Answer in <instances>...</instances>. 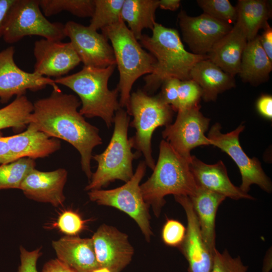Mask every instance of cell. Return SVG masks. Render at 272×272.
<instances>
[{
	"label": "cell",
	"instance_id": "obj_1",
	"mask_svg": "<svg viewBox=\"0 0 272 272\" xmlns=\"http://www.w3.org/2000/svg\"><path fill=\"white\" fill-rule=\"evenodd\" d=\"M29 125L49 137L63 140L81 156L82 169L90 180L92 175V151L102 144L99 129L87 122L78 111L80 100L73 94L53 89L50 95L36 101Z\"/></svg>",
	"mask_w": 272,
	"mask_h": 272
},
{
	"label": "cell",
	"instance_id": "obj_2",
	"mask_svg": "<svg viewBox=\"0 0 272 272\" xmlns=\"http://www.w3.org/2000/svg\"><path fill=\"white\" fill-rule=\"evenodd\" d=\"M151 36L143 35L140 40L143 47L156 59L153 71L144 78V91L154 93L169 78L180 81L191 80L193 66L200 60L208 59L207 55H198L187 51L178 32L156 23Z\"/></svg>",
	"mask_w": 272,
	"mask_h": 272
},
{
	"label": "cell",
	"instance_id": "obj_3",
	"mask_svg": "<svg viewBox=\"0 0 272 272\" xmlns=\"http://www.w3.org/2000/svg\"><path fill=\"white\" fill-rule=\"evenodd\" d=\"M153 170L151 176L140 185V189L145 201L152 207L157 217L165 203V196L190 197L197 189L189 163L164 140L160 142L158 159Z\"/></svg>",
	"mask_w": 272,
	"mask_h": 272
},
{
	"label": "cell",
	"instance_id": "obj_4",
	"mask_svg": "<svg viewBox=\"0 0 272 272\" xmlns=\"http://www.w3.org/2000/svg\"><path fill=\"white\" fill-rule=\"evenodd\" d=\"M115 65L104 68L84 66L79 72L56 78L55 83L73 91L79 97L80 113L87 118H101L109 128L114 122L115 112L121 108L118 100L117 88H108V81Z\"/></svg>",
	"mask_w": 272,
	"mask_h": 272
},
{
	"label": "cell",
	"instance_id": "obj_5",
	"mask_svg": "<svg viewBox=\"0 0 272 272\" xmlns=\"http://www.w3.org/2000/svg\"><path fill=\"white\" fill-rule=\"evenodd\" d=\"M101 31L112 44L119 74L117 87L120 93L119 102L120 107L127 110L133 84L141 76L152 72L156 59L143 49L121 18Z\"/></svg>",
	"mask_w": 272,
	"mask_h": 272
},
{
	"label": "cell",
	"instance_id": "obj_6",
	"mask_svg": "<svg viewBox=\"0 0 272 272\" xmlns=\"http://www.w3.org/2000/svg\"><path fill=\"white\" fill-rule=\"evenodd\" d=\"M129 121V115L122 108L115 112L114 130L108 146L102 153L92 156L98 166L86 190L100 189L115 180L126 183L132 177V161L141 154L132 152L134 141L127 135Z\"/></svg>",
	"mask_w": 272,
	"mask_h": 272
},
{
	"label": "cell",
	"instance_id": "obj_7",
	"mask_svg": "<svg viewBox=\"0 0 272 272\" xmlns=\"http://www.w3.org/2000/svg\"><path fill=\"white\" fill-rule=\"evenodd\" d=\"M173 111L159 94L152 96L142 90L130 94L126 112L133 116L130 126L135 129V134L132 137L133 148L143 155L146 165L152 170L155 166L151 147L153 132L158 127L171 123Z\"/></svg>",
	"mask_w": 272,
	"mask_h": 272
},
{
	"label": "cell",
	"instance_id": "obj_8",
	"mask_svg": "<svg viewBox=\"0 0 272 272\" xmlns=\"http://www.w3.org/2000/svg\"><path fill=\"white\" fill-rule=\"evenodd\" d=\"M145 161L141 162L131 178L116 188L90 190L88 195L91 201L99 205L114 207L127 214L137 223L146 239L149 241L153 233L151 229L149 206L145 201L140 183L146 171Z\"/></svg>",
	"mask_w": 272,
	"mask_h": 272
},
{
	"label": "cell",
	"instance_id": "obj_9",
	"mask_svg": "<svg viewBox=\"0 0 272 272\" xmlns=\"http://www.w3.org/2000/svg\"><path fill=\"white\" fill-rule=\"evenodd\" d=\"M31 35L61 41L66 37L64 25L48 21L40 9L39 0H17L3 39L5 42L12 44Z\"/></svg>",
	"mask_w": 272,
	"mask_h": 272
},
{
	"label": "cell",
	"instance_id": "obj_10",
	"mask_svg": "<svg viewBox=\"0 0 272 272\" xmlns=\"http://www.w3.org/2000/svg\"><path fill=\"white\" fill-rule=\"evenodd\" d=\"M244 125H239L235 129L226 133L221 132L219 123L213 125L208 134L211 145L220 149L234 161L239 169L242 182L239 188L247 193L252 184H256L264 191L270 193L272 184L264 172L258 159L249 158L240 146L239 137Z\"/></svg>",
	"mask_w": 272,
	"mask_h": 272
},
{
	"label": "cell",
	"instance_id": "obj_11",
	"mask_svg": "<svg viewBox=\"0 0 272 272\" xmlns=\"http://www.w3.org/2000/svg\"><path fill=\"white\" fill-rule=\"evenodd\" d=\"M199 104L179 109L175 121L165 126L162 134L173 149L190 163L191 151L198 146L211 145L205 132L208 130L210 119L200 111Z\"/></svg>",
	"mask_w": 272,
	"mask_h": 272
},
{
	"label": "cell",
	"instance_id": "obj_12",
	"mask_svg": "<svg viewBox=\"0 0 272 272\" xmlns=\"http://www.w3.org/2000/svg\"><path fill=\"white\" fill-rule=\"evenodd\" d=\"M64 29L66 37L70 38L84 66L116 65L113 48L102 34L73 21L67 22Z\"/></svg>",
	"mask_w": 272,
	"mask_h": 272
},
{
	"label": "cell",
	"instance_id": "obj_13",
	"mask_svg": "<svg viewBox=\"0 0 272 272\" xmlns=\"http://www.w3.org/2000/svg\"><path fill=\"white\" fill-rule=\"evenodd\" d=\"M15 48L0 51V102L7 103L14 95H24L27 90L37 91L51 86L59 89L54 80L21 69L14 60Z\"/></svg>",
	"mask_w": 272,
	"mask_h": 272
},
{
	"label": "cell",
	"instance_id": "obj_14",
	"mask_svg": "<svg viewBox=\"0 0 272 272\" xmlns=\"http://www.w3.org/2000/svg\"><path fill=\"white\" fill-rule=\"evenodd\" d=\"M178 21L183 41L192 53L198 55H207L233 27L204 13L196 17L189 16L182 10L178 14Z\"/></svg>",
	"mask_w": 272,
	"mask_h": 272
},
{
	"label": "cell",
	"instance_id": "obj_15",
	"mask_svg": "<svg viewBox=\"0 0 272 272\" xmlns=\"http://www.w3.org/2000/svg\"><path fill=\"white\" fill-rule=\"evenodd\" d=\"M91 239L99 266L121 272L131 260L134 250L128 236L115 227L103 224Z\"/></svg>",
	"mask_w": 272,
	"mask_h": 272
},
{
	"label": "cell",
	"instance_id": "obj_16",
	"mask_svg": "<svg viewBox=\"0 0 272 272\" xmlns=\"http://www.w3.org/2000/svg\"><path fill=\"white\" fill-rule=\"evenodd\" d=\"M34 73L45 77H62L81 62L70 42L42 38L34 45Z\"/></svg>",
	"mask_w": 272,
	"mask_h": 272
},
{
	"label": "cell",
	"instance_id": "obj_17",
	"mask_svg": "<svg viewBox=\"0 0 272 272\" xmlns=\"http://www.w3.org/2000/svg\"><path fill=\"white\" fill-rule=\"evenodd\" d=\"M185 211L187 226L185 238L178 247L188 263V272H211L214 253L204 242L198 221L189 196H174Z\"/></svg>",
	"mask_w": 272,
	"mask_h": 272
},
{
	"label": "cell",
	"instance_id": "obj_18",
	"mask_svg": "<svg viewBox=\"0 0 272 272\" xmlns=\"http://www.w3.org/2000/svg\"><path fill=\"white\" fill-rule=\"evenodd\" d=\"M67 177V172L64 168L51 171L34 168L22 182L20 189L30 199L55 207L62 206L65 199L63 189Z\"/></svg>",
	"mask_w": 272,
	"mask_h": 272
},
{
	"label": "cell",
	"instance_id": "obj_19",
	"mask_svg": "<svg viewBox=\"0 0 272 272\" xmlns=\"http://www.w3.org/2000/svg\"><path fill=\"white\" fill-rule=\"evenodd\" d=\"M189 168L198 187L235 200L254 199L231 182L222 161L214 164H208L192 156Z\"/></svg>",
	"mask_w": 272,
	"mask_h": 272
},
{
	"label": "cell",
	"instance_id": "obj_20",
	"mask_svg": "<svg viewBox=\"0 0 272 272\" xmlns=\"http://www.w3.org/2000/svg\"><path fill=\"white\" fill-rule=\"evenodd\" d=\"M247 41L243 27L236 21L232 29L213 46L207 54L208 59L234 77L239 73L242 56Z\"/></svg>",
	"mask_w": 272,
	"mask_h": 272
},
{
	"label": "cell",
	"instance_id": "obj_21",
	"mask_svg": "<svg viewBox=\"0 0 272 272\" xmlns=\"http://www.w3.org/2000/svg\"><path fill=\"white\" fill-rule=\"evenodd\" d=\"M57 258L77 272H92L99 267L91 238L65 236L52 242Z\"/></svg>",
	"mask_w": 272,
	"mask_h": 272
},
{
	"label": "cell",
	"instance_id": "obj_22",
	"mask_svg": "<svg viewBox=\"0 0 272 272\" xmlns=\"http://www.w3.org/2000/svg\"><path fill=\"white\" fill-rule=\"evenodd\" d=\"M2 139L8 144L14 161L22 158H44L58 151L61 146L59 140L29 125L24 132Z\"/></svg>",
	"mask_w": 272,
	"mask_h": 272
},
{
	"label": "cell",
	"instance_id": "obj_23",
	"mask_svg": "<svg viewBox=\"0 0 272 272\" xmlns=\"http://www.w3.org/2000/svg\"><path fill=\"white\" fill-rule=\"evenodd\" d=\"M197 217L202 239L210 251L214 253L215 247V221L220 204L226 198L215 192L198 187L189 197Z\"/></svg>",
	"mask_w": 272,
	"mask_h": 272
},
{
	"label": "cell",
	"instance_id": "obj_24",
	"mask_svg": "<svg viewBox=\"0 0 272 272\" xmlns=\"http://www.w3.org/2000/svg\"><path fill=\"white\" fill-rule=\"evenodd\" d=\"M191 80L201 88L205 101H215L218 95L235 87L234 77L223 71L210 59L197 62L190 73Z\"/></svg>",
	"mask_w": 272,
	"mask_h": 272
},
{
	"label": "cell",
	"instance_id": "obj_25",
	"mask_svg": "<svg viewBox=\"0 0 272 272\" xmlns=\"http://www.w3.org/2000/svg\"><path fill=\"white\" fill-rule=\"evenodd\" d=\"M271 70L272 60L262 48L257 35L247 41L238 74L244 82L257 86L268 80Z\"/></svg>",
	"mask_w": 272,
	"mask_h": 272
},
{
	"label": "cell",
	"instance_id": "obj_26",
	"mask_svg": "<svg viewBox=\"0 0 272 272\" xmlns=\"http://www.w3.org/2000/svg\"><path fill=\"white\" fill-rule=\"evenodd\" d=\"M158 8L159 0H124L121 18L138 40L141 38L144 29L154 28Z\"/></svg>",
	"mask_w": 272,
	"mask_h": 272
},
{
	"label": "cell",
	"instance_id": "obj_27",
	"mask_svg": "<svg viewBox=\"0 0 272 272\" xmlns=\"http://www.w3.org/2000/svg\"><path fill=\"white\" fill-rule=\"evenodd\" d=\"M235 7L236 21L243 27L247 41L253 39L271 15L268 3L265 0H239Z\"/></svg>",
	"mask_w": 272,
	"mask_h": 272
},
{
	"label": "cell",
	"instance_id": "obj_28",
	"mask_svg": "<svg viewBox=\"0 0 272 272\" xmlns=\"http://www.w3.org/2000/svg\"><path fill=\"white\" fill-rule=\"evenodd\" d=\"M33 103L24 95L16 96L11 103L0 109V130L12 127L20 130L30 122Z\"/></svg>",
	"mask_w": 272,
	"mask_h": 272
},
{
	"label": "cell",
	"instance_id": "obj_29",
	"mask_svg": "<svg viewBox=\"0 0 272 272\" xmlns=\"http://www.w3.org/2000/svg\"><path fill=\"white\" fill-rule=\"evenodd\" d=\"M45 16L49 17L66 11L80 18L91 17L94 10V0H39Z\"/></svg>",
	"mask_w": 272,
	"mask_h": 272
},
{
	"label": "cell",
	"instance_id": "obj_30",
	"mask_svg": "<svg viewBox=\"0 0 272 272\" xmlns=\"http://www.w3.org/2000/svg\"><path fill=\"white\" fill-rule=\"evenodd\" d=\"M35 166L34 160L29 158H20L0 165V190L20 189L22 182Z\"/></svg>",
	"mask_w": 272,
	"mask_h": 272
},
{
	"label": "cell",
	"instance_id": "obj_31",
	"mask_svg": "<svg viewBox=\"0 0 272 272\" xmlns=\"http://www.w3.org/2000/svg\"><path fill=\"white\" fill-rule=\"evenodd\" d=\"M124 0H94V10L89 27L97 31L117 22Z\"/></svg>",
	"mask_w": 272,
	"mask_h": 272
},
{
	"label": "cell",
	"instance_id": "obj_32",
	"mask_svg": "<svg viewBox=\"0 0 272 272\" xmlns=\"http://www.w3.org/2000/svg\"><path fill=\"white\" fill-rule=\"evenodd\" d=\"M196 2L204 14L230 24L235 23L236 9L228 0H197Z\"/></svg>",
	"mask_w": 272,
	"mask_h": 272
},
{
	"label": "cell",
	"instance_id": "obj_33",
	"mask_svg": "<svg viewBox=\"0 0 272 272\" xmlns=\"http://www.w3.org/2000/svg\"><path fill=\"white\" fill-rule=\"evenodd\" d=\"M202 95L201 89L195 81H180L178 88V110L199 104Z\"/></svg>",
	"mask_w": 272,
	"mask_h": 272
},
{
	"label": "cell",
	"instance_id": "obj_34",
	"mask_svg": "<svg viewBox=\"0 0 272 272\" xmlns=\"http://www.w3.org/2000/svg\"><path fill=\"white\" fill-rule=\"evenodd\" d=\"M247 269L239 256L232 257L226 249L222 253L215 250L211 272H247Z\"/></svg>",
	"mask_w": 272,
	"mask_h": 272
},
{
	"label": "cell",
	"instance_id": "obj_35",
	"mask_svg": "<svg viewBox=\"0 0 272 272\" xmlns=\"http://www.w3.org/2000/svg\"><path fill=\"white\" fill-rule=\"evenodd\" d=\"M86 222L78 213L66 210L59 215L55 226L67 236H77L84 230Z\"/></svg>",
	"mask_w": 272,
	"mask_h": 272
},
{
	"label": "cell",
	"instance_id": "obj_36",
	"mask_svg": "<svg viewBox=\"0 0 272 272\" xmlns=\"http://www.w3.org/2000/svg\"><path fill=\"white\" fill-rule=\"evenodd\" d=\"M186 228L179 221L167 219L162 230L161 236L167 246L178 247L182 243Z\"/></svg>",
	"mask_w": 272,
	"mask_h": 272
},
{
	"label": "cell",
	"instance_id": "obj_37",
	"mask_svg": "<svg viewBox=\"0 0 272 272\" xmlns=\"http://www.w3.org/2000/svg\"><path fill=\"white\" fill-rule=\"evenodd\" d=\"M180 80L176 78H169L162 85V91L159 95L167 104L174 111L178 109V88Z\"/></svg>",
	"mask_w": 272,
	"mask_h": 272
},
{
	"label": "cell",
	"instance_id": "obj_38",
	"mask_svg": "<svg viewBox=\"0 0 272 272\" xmlns=\"http://www.w3.org/2000/svg\"><path fill=\"white\" fill-rule=\"evenodd\" d=\"M40 248L28 251L21 246L20 264L17 272H38L37 269V262L42 253Z\"/></svg>",
	"mask_w": 272,
	"mask_h": 272
},
{
	"label": "cell",
	"instance_id": "obj_39",
	"mask_svg": "<svg viewBox=\"0 0 272 272\" xmlns=\"http://www.w3.org/2000/svg\"><path fill=\"white\" fill-rule=\"evenodd\" d=\"M17 0H0V37H3Z\"/></svg>",
	"mask_w": 272,
	"mask_h": 272
},
{
	"label": "cell",
	"instance_id": "obj_40",
	"mask_svg": "<svg viewBox=\"0 0 272 272\" xmlns=\"http://www.w3.org/2000/svg\"><path fill=\"white\" fill-rule=\"evenodd\" d=\"M263 29L262 35H259V42L269 58L272 60V28L266 23Z\"/></svg>",
	"mask_w": 272,
	"mask_h": 272
},
{
	"label": "cell",
	"instance_id": "obj_41",
	"mask_svg": "<svg viewBox=\"0 0 272 272\" xmlns=\"http://www.w3.org/2000/svg\"><path fill=\"white\" fill-rule=\"evenodd\" d=\"M256 108L259 113L263 117L272 118V97L269 95H262L257 100Z\"/></svg>",
	"mask_w": 272,
	"mask_h": 272
},
{
	"label": "cell",
	"instance_id": "obj_42",
	"mask_svg": "<svg viewBox=\"0 0 272 272\" xmlns=\"http://www.w3.org/2000/svg\"><path fill=\"white\" fill-rule=\"evenodd\" d=\"M41 272H77L73 268L61 261L57 258L52 259L46 262L43 265Z\"/></svg>",
	"mask_w": 272,
	"mask_h": 272
},
{
	"label": "cell",
	"instance_id": "obj_43",
	"mask_svg": "<svg viewBox=\"0 0 272 272\" xmlns=\"http://www.w3.org/2000/svg\"><path fill=\"white\" fill-rule=\"evenodd\" d=\"M0 132V164H5L14 161L12 154L7 143L2 139Z\"/></svg>",
	"mask_w": 272,
	"mask_h": 272
},
{
	"label": "cell",
	"instance_id": "obj_44",
	"mask_svg": "<svg viewBox=\"0 0 272 272\" xmlns=\"http://www.w3.org/2000/svg\"><path fill=\"white\" fill-rule=\"evenodd\" d=\"M180 0H159V7L161 9L174 11L180 7Z\"/></svg>",
	"mask_w": 272,
	"mask_h": 272
},
{
	"label": "cell",
	"instance_id": "obj_45",
	"mask_svg": "<svg viewBox=\"0 0 272 272\" xmlns=\"http://www.w3.org/2000/svg\"><path fill=\"white\" fill-rule=\"evenodd\" d=\"M271 261V250H269L263 260L262 272H269L270 270Z\"/></svg>",
	"mask_w": 272,
	"mask_h": 272
},
{
	"label": "cell",
	"instance_id": "obj_46",
	"mask_svg": "<svg viewBox=\"0 0 272 272\" xmlns=\"http://www.w3.org/2000/svg\"><path fill=\"white\" fill-rule=\"evenodd\" d=\"M92 272H112L109 268L106 267L99 266L94 269Z\"/></svg>",
	"mask_w": 272,
	"mask_h": 272
}]
</instances>
